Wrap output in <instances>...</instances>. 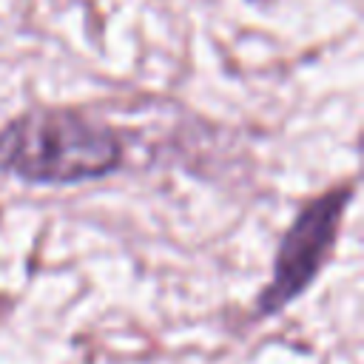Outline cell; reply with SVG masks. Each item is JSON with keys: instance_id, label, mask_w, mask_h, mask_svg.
Returning <instances> with one entry per match:
<instances>
[{"instance_id": "cell-1", "label": "cell", "mask_w": 364, "mask_h": 364, "mask_svg": "<svg viewBox=\"0 0 364 364\" xmlns=\"http://www.w3.org/2000/svg\"><path fill=\"white\" fill-rule=\"evenodd\" d=\"M122 139L71 108H31L0 131V168L28 185H80L114 173Z\"/></svg>"}, {"instance_id": "cell-2", "label": "cell", "mask_w": 364, "mask_h": 364, "mask_svg": "<svg viewBox=\"0 0 364 364\" xmlns=\"http://www.w3.org/2000/svg\"><path fill=\"white\" fill-rule=\"evenodd\" d=\"M355 185H338L310 199L290 222L279 242L273 276L256 299V316H279L293 299H299L327 264L347 205L353 202Z\"/></svg>"}]
</instances>
